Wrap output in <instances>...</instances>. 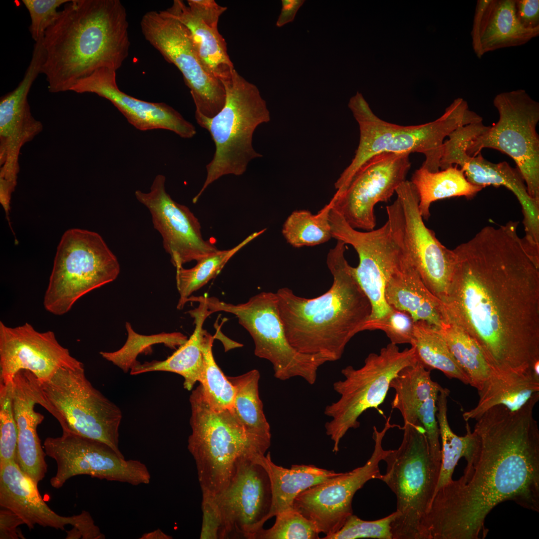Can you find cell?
Wrapping results in <instances>:
<instances>
[{
  "label": "cell",
  "instance_id": "cell-7",
  "mask_svg": "<svg viewBox=\"0 0 539 539\" xmlns=\"http://www.w3.org/2000/svg\"><path fill=\"white\" fill-rule=\"evenodd\" d=\"M189 401L192 432L188 449L196 463L202 495L216 497L228 486L238 460L246 455H265L271 442L248 434L232 410L213 409L201 384Z\"/></svg>",
  "mask_w": 539,
  "mask_h": 539
},
{
  "label": "cell",
  "instance_id": "cell-46",
  "mask_svg": "<svg viewBox=\"0 0 539 539\" xmlns=\"http://www.w3.org/2000/svg\"><path fill=\"white\" fill-rule=\"evenodd\" d=\"M17 427L11 402V383H0V462L16 459Z\"/></svg>",
  "mask_w": 539,
  "mask_h": 539
},
{
  "label": "cell",
  "instance_id": "cell-50",
  "mask_svg": "<svg viewBox=\"0 0 539 539\" xmlns=\"http://www.w3.org/2000/svg\"><path fill=\"white\" fill-rule=\"evenodd\" d=\"M202 524L200 539H222L223 525L219 509L212 496L202 495Z\"/></svg>",
  "mask_w": 539,
  "mask_h": 539
},
{
  "label": "cell",
  "instance_id": "cell-13",
  "mask_svg": "<svg viewBox=\"0 0 539 539\" xmlns=\"http://www.w3.org/2000/svg\"><path fill=\"white\" fill-rule=\"evenodd\" d=\"M498 121L470 140L466 152L475 156L484 148L499 150L512 158L529 195L539 202V103L525 90L497 94L493 100Z\"/></svg>",
  "mask_w": 539,
  "mask_h": 539
},
{
  "label": "cell",
  "instance_id": "cell-34",
  "mask_svg": "<svg viewBox=\"0 0 539 539\" xmlns=\"http://www.w3.org/2000/svg\"><path fill=\"white\" fill-rule=\"evenodd\" d=\"M227 377L235 388L232 410L238 421L250 436L271 441L270 426L259 395V371L253 369L239 376Z\"/></svg>",
  "mask_w": 539,
  "mask_h": 539
},
{
  "label": "cell",
  "instance_id": "cell-18",
  "mask_svg": "<svg viewBox=\"0 0 539 539\" xmlns=\"http://www.w3.org/2000/svg\"><path fill=\"white\" fill-rule=\"evenodd\" d=\"M390 420V417L381 431L373 427L374 448L364 465L340 473L308 488L295 497L293 508L311 521L319 533L328 536L339 530L353 514L352 502L355 493L370 480H380L382 475L379 463L390 451L382 448V440L389 429L396 426L391 425Z\"/></svg>",
  "mask_w": 539,
  "mask_h": 539
},
{
  "label": "cell",
  "instance_id": "cell-38",
  "mask_svg": "<svg viewBox=\"0 0 539 539\" xmlns=\"http://www.w3.org/2000/svg\"><path fill=\"white\" fill-rule=\"evenodd\" d=\"M454 358L469 379V384L481 391L492 373L476 340L455 324L447 323L441 329Z\"/></svg>",
  "mask_w": 539,
  "mask_h": 539
},
{
  "label": "cell",
  "instance_id": "cell-11",
  "mask_svg": "<svg viewBox=\"0 0 539 539\" xmlns=\"http://www.w3.org/2000/svg\"><path fill=\"white\" fill-rule=\"evenodd\" d=\"M418 361L413 345L400 351L390 343L379 354L370 353L361 367L349 365L341 370L344 380L333 383V389L340 397L325 408L331 420L325 425L326 434L333 441L332 451H339L341 439L350 429L360 426L359 417L370 408L378 409L384 401L393 379L404 368Z\"/></svg>",
  "mask_w": 539,
  "mask_h": 539
},
{
  "label": "cell",
  "instance_id": "cell-12",
  "mask_svg": "<svg viewBox=\"0 0 539 539\" xmlns=\"http://www.w3.org/2000/svg\"><path fill=\"white\" fill-rule=\"evenodd\" d=\"M202 299L211 314L224 311L236 316L253 339L255 354L272 364L274 376L279 380L299 377L313 384L319 367L330 361L322 354L301 353L291 346L279 314L275 293L263 291L236 304L215 297Z\"/></svg>",
  "mask_w": 539,
  "mask_h": 539
},
{
  "label": "cell",
  "instance_id": "cell-33",
  "mask_svg": "<svg viewBox=\"0 0 539 539\" xmlns=\"http://www.w3.org/2000/svg\"><path fill=\"white\" fill-rule=\"evenodd\" d=\"M419 196V209L423 219L430 216L431 204L436 201L454 197L473 198L483 188L470 183L463 170L458 166L432 172L421 167L413 174L410 181Z\"/></svg>",
  "mask_w": 539,
  "mask_h": 539
},
{
  "label": "cell",
  "instance_id": "cell-54",
  "mask_svg": "<svg viewBox=\"0 0 539 539\" xmlns=\"http://www.w3.org/2000/svg\"><path fill=\"white\" fill-rule=\"evenodd\" d=\"M140 539H171L172 537L162 532L160 529H157L149 533L144 534Z\"/></svg>",
  "mask_w": 539,
  "mask_h": 539
},
{
  "label": "cell",
  "instance_id": "cell-16",
  "mask_svg": "<svg viewBox=\"0 0 539 539\" xmlns=\"http://www.w3.org/2000/svg\"><path fill=\"white\" fill-rule=\"evenodd\" d=\"M329 219L332 238L350 245L358 254L359 264L353 267V271L371 305L368 320L384 317L392 310L385 299L386 284L405 259L392 236L388 222L376 230L358 231L334 206Z\"/></svg>",
  "mask_w": 539,
  "mask_h": 539
},
{
  "label": "cell",
  "instance_id": "cell-48",
  "mask_svg": "<svg viewBox=\"0 0 539 539\" xmlns=\"http://www.w3.org/2000/svg\"><path fill=\"white\" fill-rule=\"evenodd\" d=\"M69 0H22L30 16L31 23L29 30L35 42L44 37L46 29L56 20L59 11L57 10V8Z\"/></svg>",
  "mask_w": 539,
  "mask_h": 539
},
{
  "label": "cell",
  "instance_id": "cell-27",
  "mask_svg": "<svg viewBox=\"0 0 539 539\" xmlns=\"http://www.w3.org/2000/svg\"><path fill=\"white\" fill-rule=\"evenodd\" d=\"M187 3L174 0L164 10L187 28L205 69L221 81L229 78L235 68L218 28L219 18L227 7L214 0H188Z\"/></svg>",
  "mask_w": 539,
  "mask_h": 539
},
{
  "label": "cell",
  "instance_id": "cell-26",
  "mask_svg": "<svg viewBox=\"0 0 539 539\" xmlns=\"http://www.w3.org/2000/svg\"><path fill=\"white\" fill-rule=\"evenodd\" d=\"M70 91L94 93L108 100L139 130L164 129L187 139L196 134L193 124L171 106L163 102L141 100L121 91L116 83V71L113 69L96 70L78 80Z\"/></svg>",
  "mask_w": 539,
  "mask_h": 539
},
{
  "label": "cell",
  "instance_id": "cell-20",
  "mask_svg": "<svg viewBox=\"0 0 539 539\" xmlns=\"http://www.w3.org/2000/svg\"><path fill=\"white\" fill-rule=\"evenodd\" d=\"M410 153L383 152L366 161L341 194H335L334 206L353 228L366 231L376 225L374 207L387 202L406 181L411 167Z\"/></svg>",
  "mask_w": 539,
  "mask_h": 539
},
{
  "label": "cell",
  "instance_id": "cell-10",
  "mask_svg": "<svg viewBox=\"0 0 539 539\" xmlns=\"http://www.w3.org/2000/svg\"><path fill=\"white\" fill-rule=\"evenodd\" d=\"M39 385L42 407L57 419L63 433L103 442L124 457L119 446L122 412L92 386L84 366L60 368Z\"/></svg>",
  "mask_w": 539,
  "mask_h": 539
},
{
  "label": "cell",
  "instance_id": "cell-1",
  "mask_svg": "<svg viewBox=\"0 0 539 539\" xmlns=\"http://www.w3.org/2000/svg\"><path fill=\"white\" fill-rule=\"evenodd\" d=\"M518 225L486 226L453 250L442 302L447 323L476 340L492 378L506 385L533 376L539 364V255Z\"/></svg>",
  "mask_w": 539,
  "mask_h": 539
},
{
  "label": "cell",
  "instance_id": "cell-9",
  "mask_svg": "<svg viewBox=\"0 0 539 539\" xmlns=\"http://www.w3.org/2000/svg\"><path fill=\"white\" fill-rule=\"evenodd\" d=\"M119 272L116 257L98 233L69 229L57 248L44 307L53 314L62 315L81 297L114 280Z\"/></svg>",
  "mask_w": 539,
  "mask_h": 539
},
{
  "label": "cell",
  "instance_id": "cell-3",
  "mask_svg": "<svg viewBox=\"0 0 539 539\" xmlns=\"http://www.w3.org/2000/svg\"><path fill=\"white\" fill-rule=\"evenodd\" d=\"M40 73L51 93L70 91L96 70L116 71L130 45L126 10L119 0H70L43 39Z\"/></svg>",
  "mask_w": 539,
  "mask_h": 539
},
{
  "label": "cell",
  "instance_id": "cell-8",
  "mask_svg": "<svg viewBox=\"0 0 539 539\" xmlns=\"http://www.w3.org/2000/svg\"><path fill=\"white\" fill-rule=\"evenodd\" d=\"M402 443L383 460L380 479L397 499V516L391 525L393 539H422V524L435 495L442 462L432 457L425 431L419 422L404 424Z\"/></svg>",
  "mask_w": 539,
  "mask_h": 539
},
{
  "label": "cell",
  "instance_id": "cell-21",
  "mask_svg": "<svg viewBox=\"0 0 539 539\" xmlns=\"http://www.w3.org/2000/svg\"><path fill=\"white\" fill-rule=\"evenodd\" d=\"M165 181V177L158 174L149 192L137 190L135 196L150 213L153 227L161 235L163 248L177 270L219 250L204 240L200 223L189 208L177 203L166 192Z\"/></svg>",
  "mask_w": 539,
  "mask_h": 539
},
{
  "label": "cell",
  "instance_id": "cell-4",
  "mask_svg": "<svg viewBox=\"0 0 539 539\" xmlns=\"http://www.w3.org/2000/svg\"><path fill=\"white\" fill-rule=\"evenodd\" d=\"M345 247L337 240L327 254L326 264L333 283L324 294L306 298L288 287L275 292L279 314L291 346L301 353L322 354L330 361L341 358L350 340L362 331L372 310L353 267L345 258Z\"/></svg>",
  "mask_w": 539,
  "mask_h": 539
},
{
  "label": "cell",
  "instance_id": "cell-36",
  "mask_svg": "<svg viewBox=\"0 0 539 539\" xmlns=\"http://www.w3.org/2000/svg\"><path fill=\"white\" fill-rule=\"evenodd\" d=\"M442 387L432 380L430 370L418 361L402 369L391 381L390 388L395 391L392 408L400 412L404 424L419 423L418 407L432 394L439 392Z\"/></svg>",
  "mask_w": 539,
  "mask_h": 539
},
{
  "label": "cell",
  "instance_id": "cell-5",
  "mask_svg": "<svg viewBox=\"0 0 539 539\" xmlns=\"http://www.w3.org/2000/svg\"><path fill=\"white\" fill-rule=\"evenodd\" d=\"M348 106L359 125L360 137L353 159L334 184L339 193L344 191L366 161L383 152L422 153L425 160L421 167L430 172L439 171L444 139L458 127L480 119L462 98L455 99L435 121L412 126L381 119L359 92L350 99Z\"/></svg>",
  "mask_w": 539,
  "mask_h": 539
},
{
  "label": "cell",
  "instance_id": "cell-22",
  "mask_svg": "<svg viewBox=\"0 0 539 539\" xmlns=\"http://www.w3.org/2000/svg\"><path fill=\"white\" fill-rule=\"evenodd\" d=\"M82 366L58 342L54 332H39L27 322L8 327L0 321V383L10 384L18 371L25 370L42 383L60 368Z\"/></svg>",
  "mask_w": 539,
  "mask_h": 539
},
{
  "label": "cell",
  "instance_id": "cell-29",
  "mask_svg": "<svg viewBox=\"0 0 539 539\" xmlns=\"http://www.w3.org/2000/svg\"><path fill=\"white\" fill-rule=\"evenodd\" d=\"M473 49L481 58L488 52L526 44L539 35L519 21L515 0H478L471 32Z\"/></svg>",
  "mask_w": 539,
  "mask_h": 539
},
{
  "label": "cell",
  "instance_id": "cell-37",
  "mask_svg": "<svg viewBox=\"0 0 539 539\" xmlns=\"http://www.w3.org/2000/svg\"><path fill=\"white\" fill-rule=\"evenodd\" d=\"M411 345L415 347L418 361L426 369L439 370L449 378L469 384V378L451 353L441 329L425 321L415 322Z\"/></svg>",
  "mask_w": 539,
  "mask_h": 539
},
{
  "label": "cell",
  "instance_id": "cell-17",
  "mask_svg": "<svg viewBox=\"0 0 539 539\" xmlns=\"http://www.w3.org/2000/svg\"><path fill=\"white\" fill-rule=\"evenodd\" d=\"M44 451L57 465L51 486L59 489L70 478L80 475L133 486L147 485L151 474L146 465L139 460H126L103 442L62 433L58 437H47Z\"/></svg>",
  "mask_w": 539,
  "mask_h": 539
},
{
  "label": "cell",
  "instance_id": "cell-31",
  "mask_svg": "<svg viewBox=\"0 0 539 539\" xmlns=\"http://www.w3.org/2000/svg\"><path fill=\"white\" fill-rule=\"evenodd\" d=\"M195 301L199 303L198 307L188 311L194 318L195 324L190 338L164 360H153L142 364L138 362L131 368V375L156 371L176 373L184 377V387L188 390H191L194 384L199 382L204 367L202 349L205 330L203 325L211 313L204 302L199 300Z\"/></svg>",
  "mask_w": 539,
  "mask_h": 539
},
{
  "label": "cell",
  "instance_id": "cell-25",
  "mask_svg": "<svg viewBox=\"0 0 539 539\" xmlns=\"http://www.w3.org/2000/svg\"><path fill=\"white\" fill-rule=\"evenodd\" d=\"M37 485L15 460L0 462V506L18 515L29 530L36 525L64 530L70 525L74 527L69 532L71 539L105 538L88 512L63 517L53 511L41 497Z\"/></svg>",
  "mask_w": 539,
  "mask_h": 539
},
{
  "label": "cell",
  "instance_id": "cell-49",
  "mask_svg": "<svg viewBox=\"0 0 539 539\" xmlns=\"http://www.w3.org/2000/svg\"><path fill=\"white\" fill-rule=\"evenodd\" d=\"M439 392L432 394L418 408L417 418L423 427L428 440L430 454L433 459L442 462L439 442V428L436 420L437 400Z\"/></svg>",
  "mask_w": 539,
  "mask_h": 539
},
{
  "label": "cell",
  "instance_id": "cell-41",
  "mask_svg": "<svg viewBox=\"0 0 539 539\" xmlns=\"http://www.w3.org/2000/svg\"><path fill=\"white\" fill-rule=\"evenodd\" d=\"M214 337L204 330L202 349L204 367L199 382L210 407L216 411L232 410L235 388L216 363L213 354Z\"/></svg>",
  "mask_w": 539,
  "mask_h": 539
},
{
  "label": "cell",
  "instance_id": "cell-42",
  "mask_svg": "<svg viewBox=\"0 0 539 539\" xmlns=\"http://www.w3.org/2000/svg\"><path fill=\"white\" fill-rule=\"evenodd\" d=\"M539 392V378H533L512 385H501L479 395L476 406L465 412L466 421L476 419L487 410L497 405H503L511 411L524 406L536 393Z\"/></svg>",
  "mask_w": 539,
  "mask_h": 539
},
{
  "label": "cell",
  "instance_id": "cell-2",
  "mask_svg": "<svg viewBox=\"0 0 539 539\" xmlns=\"http://www.w3.org/2000/svg\"><path fill=\"white\" fill-rule=\"evenodd\" d=\"M536 393L521 408L494 406L476 419L475 457L463 475L438 489L422 522L427 539H484L488 515L512 501L539 512Z\"/></svg>",
  "mask_w": 539,
  "mask_h": 539
},
{
  "label": "cell",
  "instance_id": "cell-53",
  "mask_svg": "<svg viewBox=\"0 0 539 539\" xmlns=\"http://www.w3.org/2000/svg\"><path fill=\"white\" fill-rule=\"evenodd\" d=\"M304 0H282L281 9L276 22V26L280 27L292 22L296 14L304 3Z\"/></svg>",
  "mask_w": 539,
  "mask_h": 539
},
{
  "label": "cell",
  "instance_id": "cell-15",
  "mask_svg": "<svg viewBox=\"0 0 539 539\" xmlns=\"http://www.w3.org/2000/svg\"><path fill=\"white\" fill-rule=\"evenodd\" d=\"M145 39L183 76L196 106V112L208 118L216 115L226 101L221 80L203 66L187 28L164 10L146 12L140 21Z\"/></svg>",
  "mask_w": 539,
  "mask_h": 539
},
{
  "label": "cell",
  "instance_id": "cell-43",
  "mask_svg": "<svg viewBox=\"0 0 539 539\" xmlns=\"http://www.w3.org/2000/svg\"><path fill=\"white\" fill-rule=\"evenodd\" d=\"M128 338L122 347L114 352L101 351L100 354L106 360L111 362L127 372L129 369L136 364L137 355L154 344L163 343L171 348L181 346L187 340V337L180 332L161 333L151 335H144L137 333L131 324L126 323Z\"/></svg>",
  "mask_w": 539,
  "mask_h": 539
},
{
  "label": "cell",
  "instance_id": "cell-35",
  "mask_svg": "<svg viewBox=\"0 0 539 539\" xmlns=\"http://www.w3.org/2000/svg\"><path fill=\"white\" fill-rule=\"evenodd\" d=\"M449 393L448 389L442 387L437 400L436 418L442 440V464L436 491L452 481L455 468L460 459L464 457L467 465H469L476 451V438L468 421L466 434L464 436L456 435L450 427L447 419V398Z\"/></svg>",
  "mask_w": 539,
  "mask_h": 539
},
{
  "label": "cell",
  "instance_id": "cell-45",
  "mask_svg": "<svg viewBox=\"0 0 539 539\" xmlns=\"http://www.w3.org/2000/svg\"><path fill=\"white\" fill-rule=\"evenodd\" d=\"M397 516L395 511L389 516L375 521H364L353 514L336 533L325 536L323 539H356L372 538L393 539L391 525Z\"/></svg>",
  "mask_w": 539,
  "mask_h": 539
},
{
  "label": "cell",
  "instance_id": "cell-14",
  "mask_svg": "<svg viewBox=\"0 0 539 539\" xmlns=\"http://www.w3.org/2000/svg\"><path fill=\"white\" fill-rule=\"evenodd\" d=\"M397 198L386 207L392 236L429 290L442 302L452 277L455 255L425 225L419 196L410 181L396 189Z\"/></svg>",
  "mask_w": 539,
  "mask_h": 539
},
{
  "label": "cell",
  "instance_id": "cell-6",
  "mask_svg": "<svg viewBox=\"0 0 539 539\" xmlns=\"http://www.w3.org/2000/svg\"><path fill=\"white\" fill-rule=\"evenodd\" d=\"M222 82L226 91L222 110L212 118L195 111L197 123L208 131L214 142L215 152L206 166L203 186L193 199L194 204L214 181L227 175H243L250 161L263 157L253 147V136L260 124L270 120L266 101L257 86L235 69Z\"/></svg>",
  "mask_w": 539,
  "mask_h": 539
},
{
  "label": "cell",
  "instance_id": "cell-51",
  "mask_svg": "<svg viewBox=\"0 0 539 539\" xmlns=\"http://www.w3.org/2000/svg\"><path fill=\"white\" fill-rule=\"evenodd\" d=\"M515 11L520 23L530 29H539V0H515Z\"/></svg>",
  "mask_w": 539,
  "mask_h": 539
},
{
  "label": "cell",
  "instance_id": "cell-40",
  "mask_svg": "<svg viewBox=\"0 0 539 539\" xmlns=\"http://www.w3.org/2000/svg\"><path fill=\"white\" fill-rule=\"evenodd\" d=\"M333 204L332 198L316 214L305 210L293 211L282 226L281 232L286 242L298 248L328 241L332 238L329 214Z\"/></svg>",
  "mask_w": 539,
  "mask_h": 539
},
{
  "label": "cell",
  "instance_id": "cell-44",
  "mask_svg": "<svg viewBox=\"0 0 539 539\" xmlns=\"http://www.w3.org/2000/svg\"><path fill=\"white\" fill-rule=\"evenodd\" d=\"M274 524L269 529H262L255 539H317L319 534L315 525L294 509L275 516Z\"/></svg>",
  "mask_w": 539,
  "mask_h": 539
},
{
  "label": "cell",
  "instance_id": "cell-19",
  "mask_svg": "<svg viewBox=\"0 0 539 539\" xmlns=\"http://www.w3.org/2000/svg\"><path fill=\"white\" fill-rule=\"evenodd\" d=\"M261 456L241 457L226 489L213 497L222 519V539H255L270 519L271 485L267 470L259 461Z\"/></svg>",
  "mask_w": 539,
  "mask_h": 539
},
{
  "label": "cell",
  "instance_id": "cell-52",
  "mask_svg": "<svg viewBox=\"0 0 539 539\" xmlns=\"http://www.w3.org/2000/svg\"><path fill=\"white\" fill-rule=\"evenodd\" d=\"M24 524L22 520L15 513L6 508L0 510V539H25L18 526Z\"/></svg>",
  "mask_w": 539,
  "mask_h": 539
},
{
  "label": "cell",
  "instance_id": "cell-32",
  "mask_svg": "<svg viewBox=\"0 0 539 539\" xmlns=\"http://www.w3.org/2000/svg\"><path fill=\"white\" fill-rule=\"evenodd\" d=\"M270 480L272 500L270 518L293 509V501L301 492L338 476L340 473L313 465H292L290 469L275 464L270 453L259 458Z\"/></svg>",
  "mask_w": 539,
  "mask_h": 539
},
{
  "label": "cell",
  "instance_id": "cell-47",
  "mask_svg": "<svg viewBox=\"0 0 539 539\" xmlns=\"http://www.w3.org/2000/svg\"><path fill=\"white\" fill-rule=\"evenodd\" d=\"M414 322L408 313L392 308L391 311L382 318L367 320L362 326V331L381 330L386 333L393 344H411Z\"/></svg>",
  "mask_w": 539,
  "mask_h": 539
},
{
  "label": "cell",
  "instance_id": "cell-30",
  "mask_svg": "<svg viewBox=\"0 0 539 539\" xmlns=\"http://www.w3.org/2000/svg\"><path fill=\"white\" fill-rule=\"evenodd\" d=\"M385 297L391 307L408 313L414 322L425 321L440 329L447 323L442 301L429 290L406 257L388 281Z\"/></svg>",
  "mask_w": 539,
  "mask_h": 539
},
{
  "label": "cell",
  "instance_id": "cell-39",
  "mask_svg": "<svg viewBox=\"0 0 539 539\" xmlns=\"http://www.w3.org/2000/svg\"><path fill=\"white\" fill-rule=\"evenodd\" d=\"M267 229L255 232L232 249L218 250L197 262L190 269L176 270L177 288L180 295L177 308L182 309L192 294L215 277L229 260L241 249L263 234Z\"/></svg>",
  "mask_w": 539,
  "mask_h": 539
},
{
  "label": "cell",
  "instance_id": "cell-28",
  "mask_svg": "<svg viewBox=\"0 0 539 539\" xmlns=\"http://www.w3.org/2000/svg\"><path fill=\"white\" fill-rule=\"evenodd\" d=\"M41 395L39 382L30 371L22 370L11 382V402L17 431L15 461L20 469L36 483L44 478L47 465L37 427L44 416L35 411Z\"/></svg>",
  "mask_w": 539,
  "mask_h": 539
},
{
  "label": "cell",
  "instance_id": "cell-23",
  "mask_svg": "<svg viewBox=\"0 0 539 539\" xmlns=\"http://www.w3.org/2000/svg\"><path fill=\"white\" fill-rule=\"evenodd\" d=\"M483 127L482 122H475L460 126L450 133L444 142L440 169L444 170L455 164L460 166L467 179L474 185L483 188L491 185L505 187L515 194L521 205L524 225L527 228L538 226L539 202L529 195L519 170L506 161L491 162L484 159L481 153L475 156L467 153L469 141Z\"/></svg>",
  "mask_w": 539,
  "mask_h": 539
},
{
  "label": "cell",
  "instance_id": "cell-24",
  "mask_svg": "<svg viewBox=\"0 0 539 539\" xmlns=\"http://www.w3.org/2000/svg\"><path fill=\"white\" fill-rule=\"evenodd\" d=\"M40 73L39 66L31 63L22 80L0 100V202L5 210L17 184L19 156L22 147L43 130L42 123L31 114L27 96Z\"/></svg>",
  "mask_w": 539,
  "mask_h": 539
}]
</instances>
